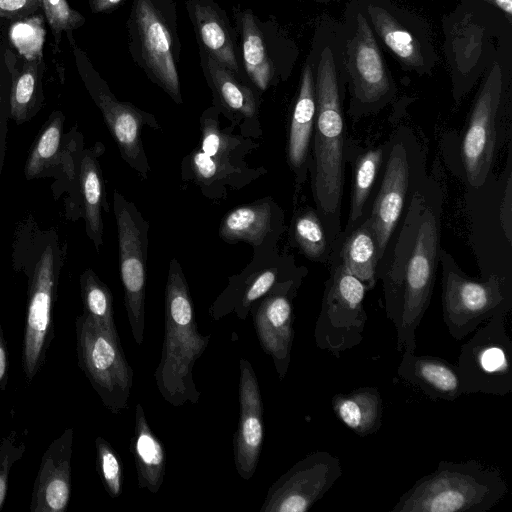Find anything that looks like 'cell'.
Returning a JSON list of instances; mask_svg holds the SVG:
<instances>
[{"label":"cell","instance_id":"cell-1","mask_svg":"<svg viewBox=\"0 0 512 512\" xmlns=\"http://www.w3.org/2000/svg\"><path fill=\"white\" fill-rule=\"evenodd\" d=\"M443 193L425 176L406 204L378 262L384 308L397 332V350L416 351V330L433 294L439 263Z\"/></svg>","mask_w":512,"mask_h":512},{"label":"cell","instance_id":"cell-2","mask_svg":"<svg viewBox=\"0 0 512 512\" xmlns=\"http://www.w3.org/2000/svg\"><path fill=\"white\" fill-rule=\"evenodd\" d=\"M342 22L324 15L318 23L309 54L315 81L316 114L309 171L316 211L330 246L340 238L345 169L343 101L346 74Z\"/></svg>","mask_w":512,"mask_h":512},{"label":"cell","instance_id":"cell-3","mask_svg":"<svg viewBox=\"0 0 512 512\" xmlns=\"http://www.w3.org/2000/svg\"><path fill=\"white\" fill-rule=\"evenodd\" d=\"M66 249L56 229L42 228L33 215L27 214L17 223L12 241V266L28 281L22 367L30 380L42 368L53 337L52 308Z\"/></svg>","mask_w":512,"mask_h":512},{"label":"cell","instance_id":"cell-4","mask_svg":"<svg viewBox=\"0 0 512 512\" xmlns=\"http://www.w3.org/2000/svg\"><path fill=\"white\" fill-rule=\"evenodd\" d=\"M210 339L211 334L199 333L186 277L178 260L172 258L164 296V339L154 373L158 391L170 405L198 403L201 393L193 379V368Z\"/></svg>","mask_w":512,"mask_h":512},{"label":"cell","instance_id":"cell-5","mask_svg":"<svg viewBox=\"0 0 512 512\" xmlns=\"http://www.w3.org/2000/svg\"><path fill=\"white\" fill-rule=\"evenodd\" d=\"M512 23L483 3L462 1L442 20L444 54L455 102H460L497 59L510 60Z\"/></svg>","mask_w":512,"mask_h":512},{"label":"cell","instance_id":"cell-6","mask_svg":"<svg viewBox=\"0 0 512 512\" xmlns=\"http://www.w3.org/2000/svg\"><path fill=\"white\" fill-rule=\"evenodd\" d=\"M502 471L477 460L440 461L418 479L392 512H485L507 494Z\"/></svg>","mask_w":512,"mask_h":512},{"label":"cell","instance_id":"cell-7","mask_svg":"<svg viewBox=\"0 0 512 512\" xmlns=\"http://www.w3.org/2000/svg\"><path fill=\"white\" fill-rule=\"evenodd\" d=\"M343 61L348 114L355 120L379 112L397 93L393 76L367 19L364 0H349L344 9Z\"/></svg>","mask_w":512,"mask_h":512},{"label":"cell","instance_id":"cell-8","mask_svg":"<svg viewBox=\"0 0 512 512\" xmlns=\"http://www.w3.org/2000/svg\"><path fill=\"white\" fill-rule=\"evenodd\" d=\"M443 321L449 334L461 340L493 316L512 306L509 279L492 273L483 280L467 276L451 255L440 249Z\"/></svg>","mask_w":512,"mask_h":512},{"label":"cell","instance_id":"cell-9","mask_svg":"<svg viewBox=\"0 0 512 512\" xmlns=\"http://www.w3.org/2000/svg\"><path fill=\"white\" fill-rule=\"evenodd\" d=\"M384 171L368 215L378 245L379 260L412 192L426 176L425 152L412 130L400 127L384 145Z\"/></svg>","mask_w":512,"mask_h":512},{"label":"cell","instance_id":"cell-10","mask_svg":"<svg viewBox=\"0 0 512 512\" xmlns=\"http://www.w3.org/2000/svg\"><path fill=\"white\" fill-rule=\"evenodd\" d=\"M78 365L104 406L113 414L127 409L134 372L118 332L104 329L84 312L76 318Z\"/></svg>","mask_w":512,"mask_h":512},{"label":"cell","instance_id":"cell-11","mask_svg":"<svg viewBox=\"0 0 512 512\" xmlns=\"http://www.w3.org/2000/svg\"><path fill=\"white\" fill-rule=\"evenodd\" d=\"M329 260L330 277L325 284L314 338L319 349L339 357L363 340L367 321L363 300L367 289L344 266L335 246Z\"/></svg>","mask_w":512,"mask_h":512},{"label":"cell","instance_id":"cell-12","mask_svg":"<svg viewBox=\"0 0 512 512\" xmlns=\"http://www.w3.org/2000/svg\"><path fill=\"white\" fill-rule=\"evenodd\" d=\"M506 61L497 59L483 75L461 144L466 182L482 187L490 174L497 148L501 110L506 100Z\"/></svg>","mask_w":512,"mask_h":512},{"label":"cell","instance_id":"cell-13","mask_svg":"<svg viewBox=\"0 0 512 512\" xmlns=\"http://www.w3.org/2000/svg\"><path fill=\"white\" fill-rule=\"evenodd\" d=\"M64 122L62 111L50 114L30 148L24 176L26 180L53 177L54 195L58 198L62 191L68 192V216L75 220L81 217L78 173L84 141L76 126L64 134Z\"/></svg>","mask_w":512,"mask_h":512},{"label":"cell","instance_id":"cell-14","mask_svg":"<svg viewBox=\"0 0 512 512\" xmlns=\"http://www.w3.org/2000/svg\"><path fill=\"white\" fill-rule=\"evenodd\" d=\"M369 24L380 44L406 72L432 73L439 57L427 21L392 0H364Z\"/></svg>","mask_w":512,"mask_h":512},{"label":"cell","instance_id":"cell-15","mask_svg":"<svg viewBox=\"0 0 512 512\" xmlns=\"http://www.w3.org/2000/svg\"><path fill=\"white\" fill-rule=\"evenodd\" d=\"M506 316H493L462 345L455 367L464 394L503 396L512 391V341Z\"/></svg>","mask_w":512,"mask_h":512},{"label":"cell","instance_id":"cell-16","mask_svg":"<svg viewBox=\"0 0 512 512\" xmlns=\"http://www.w3.org/2000/svg\"><path fill=\"white\" fill-rule=\"evenodd\" d=\"M116 219L120 277L124 290V306L132 336L143 343L145 328V294L149 223L134 203L119 191L113 192Z\"/></svg>","mask_w":512,"mask_h":512},{"label":"cell","instance_id":"cell-17","mask_svg":"<svg viewBox=\"0 0 512 512\" xmlns=\"http://www.w3.org/2000/svg\"><path fill=\"white\" fill-rule=\"evenodd\" d=\"M79 73L122 159L142 180H148L151 168L142 142V130L144 126L160 130L158 121L152 114L119 101L93 69L79 67Z\"/></svg>","mask_w":512,"mask_h":512},{"label":"cell","instance_id":"cell-18","mask_svg":"<svg viewBox=\"0 0 512 512\" xmlns=\"http://www.w3.org/2000/svg\"><path fill=\"white\" fill-rule=\"evenodd\" d=\"M340 459L315 451L296 462L268 489L261 512H306L342 476Z\"/></svg>","mask_w":512,"mask_h":512},{"label":"cell","instance_id":"cell-19","mask_svg":"<svg viewBox=\"0 0 512 512\" xmlns=\"http://www.w3.org/2000/svg\"><path fill=\"white\" fill-rule=\"evenodd\" d=\"M302 279L297 277L277 284L268 294L255 301L249 312L259 344L271 357L280 380L286 376L291 361L293 299Z\"/></svg>","mask_w":512,"mask_h":512},{"label":"cell","instance_id":"cell-20","mask_svg":"<svg viewBox=\"0 0 512 512\" xmlns=\"http://www.w3.org/2000/svg\"><path fill=\"white\" fill-rule=\"evenodd\" d=\"M239 419L233 436V455L237 473L250 480L256 472L264 437L263 401L251 363L239 361Z\"/></svg>","mask_w":512,"mask_h":512},{"label":"cell","instance_id":"cell-21","mask_svg":"<svg viewBox=\"0 0 512 512\" xmlns=\"http://www.w3.org/2000/svg\"><path fill=\"white\" fill-rule=\"evenodd\" d=\"M135 20L142 55L148 70L176 103H182L179 76L171 51V38L160 15L149 0H137Z\"/></svg>","mask_w":512,"mask_h":512},{"label":"cell","instance_id":"cell-22","mask_svg":"<svg viewBox=\"0 0 512 512\" xmlns=\"http://www.w3.org/2000/svg\"><path fill=\"white\" fill-rule=\"evenodd\" d=\"M73 435V429H67L44 453L32 493V512H62L67 508L71 496Z\"/></svg>","mask_w":512,"mask_h":512},{"label":"cell","instance_id":"cell-23","mask_svg":"<svg viewBox=\"0 0 512 512\" xmlns=\"http://www.w3.org/2000/svg\"><path fill=\"white\" fill-rule=\"evenodd\" d=\"M304 275V269L285 264L234 277L230 280L229 286L210 306L208 313L215 321L231 313H234L239 320H246L255 301L268 294L277 284L304 277Z\"/></svg>","mask_w":512,"mask_h":512},{"label":"cell","instance_id":"cell-24","mask_svg":"<svg viewBox=\"0 0 512 512\" xmlns=\"http://www.w3.org/2000/svg\"><path fill=\"white\" fill-rule=\"evenodd\" d=\"M182 180L192 181L211 199H225L230 190L241 189L266 171L206 155L199 147L187 155L181 166Z\"/></svg>","mask_w":512,"mask_h":512},{"label":"cell","instance_id":"cell-25","mask_svg":"<svg viewBox=\"0 0 512 512\" xmlns=\"http://www.w3.org/2000/svg\"><path fill=\"white\" fill-rule=\"evenodd\" d=\"M283 212L271 198L229 211L219 226V236L227 243L238 241L253 245L255 251L277 242L282 231Z\"/></svg>","mask_w":512,"mask_h":512},{"label":"cell","instance_id":"cell-26","mask_svg":"<svg viewBox=\"0 0 512 512\" xmlns=\"http://www.w3.org/2000/svg\"><path fill=\"white\" fill-rule=\"evenodd\" d=\"M316 114L314 69L310 56L302 69L299 91L293 108L287 142V159L301 185L309 170V149Z\"/></svg>","mask_w":512,"mask_h":512},{"label":"cell","instance_id":"cell-27","mask_svg":"<svg viewBox=\"0 0 512 512\" xmlns=\"http://www.w3.org/2000/svg\"><path fill=\"white\" fill-rule=\"evenodd\" d=\"M397 372L399 378L417 387L434 401H454L464 394L455 365L436 356H419L402 351Z\"/></svg>","mask_w":512,"mask_h":512},{"label":"cell","instance_id":"cell-28","mask_svg":"<svg viewBox=\"0 0 512 512\" xmlns=\"http://www.w3.org/2000/svg\"><path fill=\"white\" fill-rule=\"evenodd\" d=\"M104 151L105 146L102 142H96L92 147L84 148L78 173L80 214L84 219L86 234L97 252L103 245L102 211H109L99 162Z\"/></svg>","mask_w":512,"mask_h":512},{"label":"cell","instance_id":"cell-29","mask_svg":"<svg viewBox=\"0 0 512 512\" xmlns=\"http://www.w3.org/2000/svg\"><path fill=\"white\" fill-rule=\"evenodd\" d=\"M208 72L221 106L228 111L227 117L240 126L241 135L259 138L262 134L258 120V105L249 87L234 77V73L207 57Z\"/></svg>","mask_w":512,"mask_h":512},{"label":"cell","instance_id":"cell-30","mask_svg":"<svg viewBox=\"0 0 512 512\" xmlns=\"http://www.w3.org/2000/svg\"><path fill=\"white\" fill-rule=\"evenodd\" d=\"M129 450L135 462L138 487L157 493L165 478L166 452L152 431L141 403L135 407V424Z\"/></svg>","mask_w":512,"mask_h":512},{"label":"cell","instance_id":"cell-31","mask_svg":"<svg viewBox=\"0 0 512 512\" xmlns=\"http://www.w3.org/2000/svg\"><path fill=\"white\" fill-rule=\"evenodd\" d=\"M8 66L11 75L9 92V118L21 125L30 121L41 109L44 96L42 89L43 60L42 56L24 61L18 68L14 55L8 51Z\"/></svg>","mask_w":512,"mask_h":512},{"label":"cell","instance_id":"cell-32","mask_svg":"<svg viewBox=\"0 0 512 512\" xmlns=\"http://www.w3.org/2000/svg\"><path fill=\"white\" fill-rule=\"evenodd\" d=\"M336 417L356 435L378 432L382 425L383 399L376 387H361L332 398Z\"/></svg>","mask_w":512,"mask_h":512},{"label":"cell","instance_id":"cell-33","mask_svg":"<svg viewBox=\"0 0 512 512\" xmlns=\"http://www.w3.org/2000/svg\"><path fill=\"white\" fill-rule=\"evenodd\" d=\"M335 243L338 255L347 270L361 281L367 291L374 288L379 262L378 245L368 216L350 233ZM333 246V247H334Z\"/></svg>","mask_w":512,"mask_h":512},{"label":"cell","instance_id":"cell-34","mask_svg":"<svg viewBox=\"0 0 512 512\" xmlns=\"http://www.w3.org/2000/svg\"><path fill=\"white\" fill-rule=\"evenodd\" d=\"M219 110L210 107L200 118L201 142L199 148L208 156L217 160L235 164H247L245 158L259 144L252 138L232 133V128L222 130L219 122Z\"/></svg>","mask_w":512,"mask_h":512},{"label":"cell","instance_id":"cell-35","mask_svg":"<svg viewBox=\"0 0 512 512\" xmlns=\"http://www.w3.org/2000/svg\"><path fill=\"white\" fill-rule=\"evenodd\" d=\"M193 18L198 36L208 56L233 73H238L239 68L231 37L217 11L212 6L195 3Z\"/></svg>","mask_w":512,"mask_h":512},{"label":"cell","instance_id":"cell-36","mask_svg":"<svg viewBox=\"0 0 512 512\" xmlns=\"http://www.w3.org/2000/svg\"><path fill=\"white\" fill-rule=\"evenodd\" d=\"M383 161L384 147L367 150L358 157L354 170L348 222L340 238L350 233L363 218Z\"/></svg>","mask_w":512,"mask_h":512},{"label":"cell","instance_id":"cell-37","mask_svg":"<svg viewBox=\"0 0 512 512\" xmlns=\"http://www.w3.org/2000/svg\"><path fill=\"white\" fill-rule=\"evenodd\" d=\"M241 35L247 74L258 89L266 90L273 76L272 62L267 54L261 31L250 12H244L241 16Z\"/></svg>","mask_w":512,"mask_h":512},{"label":"cell","instance_id":"cell-38","mask_svg":"<svg viewBox=\"0 0 512 512\" xmlns=\"http://www.w3.org/2000/svg\"><path fill=\"white\" fill-rule=\"evenodd\" d=\"M291 230L295 244L307 258L320 262L330 259L332 247L316 210L300 211L293 219Z\"/></svg>","mask_w":512,"mask_h":512},{"label":"cell","instance_id":"cell-39","mask_svg":"<svg viewBox=\"0 0 512 512\" xmlns=\"http://www.w3.org/2000/svg\"><path fill=\"white\" fill-rule=\"evenodd\" d=\"M80 292L83 312L104 329L118 332L114 321L112 293L91 268L85 269L80 276Z\"/></svg>","mask_w":512,"mask_h":512},{"label":"cell","instance_id":"cell-40","mask_svg":"<svg viewBox=\"0 0 512 512\" xmlns=\"http://www.w3.org/2000/svg\"><path fill=\"white\" fill-rule=\"evenodd\" d=\"M96 468L106 492L112 498L122 494L124 467L118 453L111 444L99 436L95 440Z\"/></svg>","mask_w":512,"mask_h":512},{"label":"cell","instance_id":"cell-41","mask_svg":"<svg viewBox=\"0 0 512 512\" xmlns=\"http://www.w3.org/2000/svg\"><path fill=\"white\" fill-rule=\"evenodd\" d=\"M41 7L57 43L62 32L77 29L85 22L83 15L74 10L66 0H41Z\"/></svg>","mask_w":512,"mask_h":512},{"label":"cell","instance_id":"cell-42","mask_svg":"<svg viewBox=\"0 0 512 512\" xmlns=\"http://www.w3.org/2000/svg\"><path fill=\"white\" fill-rule=\"evenodd\" d=\"M41 8V0H0V18L24 19Z\"/></svg>","mask_w":512,"mask_h":512},{"label":"cell","instance_id":"cell-43","mask_svg":"<svg viewBox=\"0 0 512 512\" xmlns=\"http://www.w3.org/2000/svg\"><path fill=\"white\" fill-rule=\"evenodd\" d=\"M8 118H9V98L6 101L3 93V87L0 81V175L2 171L4 156H5V148H6V138L8 132Z\"/></svg>","mask_w":512,"mask_h":512},{"label":"cell","instance_id":"cell-44","mask_svg":"<svg viewBox=\"0 0 512 512\" xmlns=\"http://www.w3.org/2000/svg\"><path fill=\"white\" fill-rule=\"evenodd\" d=\"M467 1V0H466ZM498 10L508 22L512 23V0H473Z\"/></svg>","mask_w":512,"mask_h":512},{"label":"cell","instance_id":"cell-45","mask_svg":"<svg viewBox=\"0 0 512 512\" xmlns=\"http://www.w3.org/2000/svg\"><path fill=\"white\" fill-rule=\"evenodd\" d=\"M123 0H89L90 8L94 13L106 12L114 9Z\"/></svg>","mask_w":512,"mask_h":512},{"label":"cell","instance_id":"cell-46","mask_svg":"<svg viewBox=\"0 0 512 512\" xmlns=\"http://www.w3.org/2000/svg\"><path fill=\"white\" fill-rule=\"evenodd\" d=\"M8 367L7 349L0 331V384L6 378Z\"/></svg>","mask_w":512,"mask_h":512},{"label":"cell","instance_id":"cell-47","mask_svg":"<svg viewBox=\"0 0 512 512\" xmlns=\"http://www.w3.org/2000/svg\"><path fill=\"white\" fill-rule=\"evenodd\" d=\"M7 494V470L0 469V509L3 506Z\"/></svg>","mask_w":512,"mask_h":512},{"label":"cell","instance_id":"cell-48","mask_svg":"<svg viewBox=\"0 0 512 512\" xmlns=\"http://www.w3.org/2000/svg\"><path fill=\"white\" fill-rule=\"evenodd\" d=\"M316 1L319 3L327 4V3L331 2L332 0H316Z\"/></svg>","mask_w":512,"mask_h":512},{"label":"cell","instance_id":"cell-49","mask_svg":"<svg viewBox=\"0 0 512 512\" xmlns=\"http://www.w3.org/2000/svg\"><path fill=\"white\" fill-rule=\"evenodd\" d=\"M459 2L466 1V0H458Z\"/></svg>","mask_w":512,"mask_h":512}]
</instances>
